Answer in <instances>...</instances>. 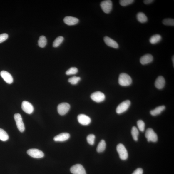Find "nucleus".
<instances>
[{
	"instance_id": "obj_1",
	"label": "nucleus",
	"mask_w": 174,
	"mask_h": 174,
	"mask_svg": "<svg viewBox=\"0 0 174 174\" xmlns=\"http://www.w3.org/2000/svg\"><path fill=\"white\" fill-rule=\"evenodd\" d=\"M118 83L119 85L122 86H128L131 84L132 79L127 73H122L119 76Z\"/></svg>"
},
{
	"instance_id": "obj_2",
	"label": "nucleus",
	"mask_w": 174,
	"mask_h": 174,
	"mask_svg": "<svg viewBox=\"0 0 174 174\" xmlns=\"http://www.w3.org/2000/svg\"><path fill=\"white\" fill-rule=\"evenodd\" d=\"M118 152L120 159L125 160L128 158V153L125 146L122 144L120 143L116 147Z\"/></svg>"
},
{
	"instance_id": "obj_3",
	"label": "nucleus",
	"mask_w": 174,
	"mask_h": 174,
	"mask_svg": "<svg viewBox=\"0 0 174 174\" xmlns=\"http://www.w3.org/2000/svg\"><path fill=\"white\" fill-rule=\"evenodd\" d=\"M145 136L148 142L155 143L158 140V136L152 128H149L146 130Z\"/></svg>"
},
{
	"instance_id": "obj_4",
	"label": "nucleus",
	"mask_w": 174,
	"mask_h": 174,
	"mask_svg": "<svg viewBox=\"0 0 174 174\" xmlns=\"http://www.w3.org/2000/svg\"><path fill=\"white\" fill-rule=\"evenodd\" d=\"M130 105V102L129 100L122 102L116 109V112L118 114L125 112L129 108Z\"/></svg>"
},
{
	"instance_id": "obj_5",
	"label": "nucleus",
	"mask_w": 174,
	"mask_h": 174,
	"mask_svg": "<svg viewBox=\"0 0 174 174\" xmlns=\"http://www.w3.org/2000/svg\"><path fill=\"white\" fill-rule=\"evenodd\" d=\"M100 6L103 12L106 14H108L112 11L113 4L112 1L106 0L102 1L100 3Z\"/></svg>"
},
{
	"instance_id": "obj_6",
	"label": "nucleus",
	"mask_w": 174,
	"mask_h": 174,
	"mask_svg": "<svg viewBox=\"0 0 174 174\" xmlns=\"http://www.w3.org/2000/svg\"><path fill=\"white\" fill-rule=\"evenodd\" d=\"M14 118L19 131L21 133L24 132L25 130V126L23 122L21 115L19 113H16L14 115Z\"/></svg>"
},
{
	"instance_id": "obj_7",
	"label": "nucleus",
	"mask_w": 174,
	"mask_h": 174,
	"mask_svg": "<svg viewBox=\"0 0 174 174\" xmlns=\"http://www.w3.org/2000/svg\"><path fill=\"white\" fill-rule=\"evenodd\" d=\"M70 106L68 103H62L59 104L57 108L58 111L60 115H64L69 111Z\"/></svg>"
},
{
	"instance_id": "obj_8",
	"label": "nucleus",
	"mask_w": 174,
	"mask_h": 174,
	"mask_svg": "<svg viewBox=\"0 0 174 174\" xmlns=\"http://www.w3.org/2000/svg\"><path fill=\"white\" fill-rule=\"evenodd\" d=\"M27 153L29 156L34 158H40L44 156V153L38 149H30L28 150Z\"/></svg>"
},
{
	"instance_id": "obj_9",
	"label": "nucleus",
	"mask_w": 174,
	"mask_h": 174,
	"mask_svg": "<svg viewBox=\"0 0 174 174\" xmlns=\"http://www.w3.org/2000/svg\"><path fill=\"white\" fill-rule=\"evenodd\" d=\"M90 97L93 101L97 103L102 102L105 99V96L104 93L100 91H97L93 93Z\"/></svg>"
},
{
	"instance_id": "obj_10",
	"label": "nucleus",
	"mask_w": 174,
	"mask_h": 174,
	"mask_svg": "<svg viewBox=\"0 0 174 174\" xmlns=\"http://www.w3.org/2000/svg\"><path fill=\"white\" fill-rule=\"evenodd\" d=\"M70 172L73 174H86L84 167L81 165L76 164L72 166Z\"/></svg>"
},
{
	"instance_id": "obj_11",
	"label": "nucleus",
	"mask_w": 174,
	"mask_h": 174,
	"mask_svg": "<svg viewBox=\"0 0 174 174\" xmlns=\"http://www.w3.org/2000/svg\"><path fill=\"white\" fill-rule=\"evenodd\" d=\"M21 108L23 111L29 114H31L34 110L33 105L27 101H25L22 102Z\"/></svg>"
},
{
	"instance_id": "obj_12",
	"label": "nucleus",
	"mask_w": 174,
	"mask_h": 174,
	"mask_svg": "<svg viewBox=\"0 0 174 174\" xmlns=\"http://www.w3.org/2000/svg\"><path fill=\"white\" fill-rule=\"evenodd\" d=\"M79 123L81 125L87 126L91 123V119L89 116L84 114H80L78 116Z\"/></svg>"
},
{
	"instance_id": "obj_13",
	"label": "nucleus",
	"mask_w": 174,
	"mask_h": 174,
	"mask_svg": "<svg viewBox=\"0 0 174 174\" xmlns=\"http://www.w3.org/2000/svg\"><path fill=\"white\" fill-rule=\"evenodd\" d=\"M0 75L4 80L8 84H11L13 81L12 76L8 72L5 71H2L0 73Z\"/></svg>"
},
{
	"instance_id": "obj_14",
	"label": "nucleus",
	"mask_w": 174,
	"mask_h": 174,
	"mask_svg": "<svg viewBox=\"0 0 174 174\" xmlns=\"http://www.w3.org/2000/svg\"><path fill=\"white\" fill-rule=\"evenodd\" d=\"M70 135L69 133H60L55 136L53 140L55 142H63L68 140L70 138Z\"/></svg>"
},
{
	"instance_id": "obj_15",
	"label": "nucleus",
	"mask_w": 174,
	"mask_h": 174,
	"mask_svg": "<svg viewBox=\"0 0 174 174\" xmlns=\"http://www.w3.org/2000/svg\"><path fill=\"white\" fill-rule=\"evenodd\" d=\"M103 39L105 43L108 46L116 49L118 48V44L114 40L107 36H105Z\"/></svg>"
},
{
	"instance_id": "obj_16",
	"label": "nucleus",
	"mask_w": 174,
	"mask_h": 174,
	"mask_svg": "<svg viewBox=\"0 0 174 174\" xmlns=\"http://www.w3.org/2000/svg\"><path fill=\"white\" fill-rule=\"evenodd\" d=\"M63 21L66 25L72 26L78 24L79 20L78 18L73 16H67L63 19Z\"/></svg>"
},
{
	"instance_id": "obj_17",
	"label": "nucleus",
	"mask_w": 174,
	"mask_h": 174,
	"mask_svg": "<svg viewBox=\"0 0 174 174\" xmlns=\"http://www.w3.org/2000/svg\"><path fill=\"white\" fill-rule=\"evenodd\" d=\"M153 57L151 55L148 54L143 56L140 59V62L143 65H145L151 63Z\"/></svg>"
},
{
	"instance_id": "obj_18",
	"label": "nucleus",
	"mask_w": 174,
	"mask_h": 174,
	"mask_svg": "<svg viewBox=\"0 0 174 174\" xmlns=\"http://www.w3.org/2000/svg\"><path fill=\"white\" fill-rule=\"evenodd\" d=\"M165 80L162 76H160L157 78L155 83L156 88L159 89H161L164 87L165 85Z\"/></svg>"
},
{
	"instance_id": "obj_19",
	"label": "nucleus",
	"mask_w": 174,
	"mask_h": 174,
	"mask_svg": "<svg viewBox=\"0 0 174 174\" xmlns=\"http://www.w3.org/2000/svg\"><path fill=\"white\" fill-rule=\"evenodd\" d=\"M165 109L164 106H162L157 107L155 109L151 110L150 112V115L153 116L159 115Z\"/></svg>"
},
{
	"instance_id": "obj_20",
	"label": "nucleus",
	"mask_w": 174,
	"mask_h": 174,
	"mask_svg": "<svg viewBox=\"0 0 174 174\" xmlns=\"http://www.w3.org/2000/svg\"><path fill=\"white\" fill-rule=\"evenodd\" d=\"M136 18L140 23H145L148 21V19L144 13L140 12L137 15Z\"/></svg>"
},
{
	"instance_id": "obj_21",
	"label": "nucleus",
	"mask_w": 174,
	"mask_h": 174,
	"mask_svg": "<svg viewBox=\"0 0 174 174\" xmlns=\"http://www.w3.org/2000/svg\"><path fill=\"white\" fill-rule=\"evenodd\" d=\"M162 36L160 35L156 34L151 37L149 41L152 44H155L160 42L162 39Z\"/></svg>"
},
{
	"instance_id": "obj_22",
	"label": "nucleus",
	"mask_w": 174,
	"mask_h": 174,
	"mask_svg": "<svg viewBox=\"0 0 174 174\" xmlns=\"http://www.w3.org/2000/svg\"><path fill=\"white\" fill-rule=\"evenodd\" d=\"M106 143L105 140H101L97 147L96 149L97 152L100 153L104 151L106 148Z\"/></svg>"
},
{
	"instance_id": "obj_23",
	"label": "nucleus",
	"mask_w": 174,
	"mask_h": 174,
	"mask_svg": "<svg viewBox=\"0 0 174 174\" xmlns=\"http://www.w3.org/2000/svg\"><path fill=\"white\" fill-rule=\"evenodd\" d=\"M9 138V136L5 130L0 128V140L3 141H6Z\"/></svg>"
},
{
	"instance_id": "obj_24",
	"label": "nucleus",
	"mask_w": 174,
	"mask_h": 174,
	"mask_svg": "<svg viewBox=\"0 0 174 174\" xmlns=\"http://www.w3.org/2000/svg\"><path fill=\"white\" fill-rule=\"evenodd\" d=\"M38 45L40 47L44 48L46 45L47 40L45 36H42L40 37L38 41Z\"/></svg>"
},
{
	"instance_id": "obj_25",
	"label": "nucleus",
	"mask_w": 174,
	"mask_h": 174,
	"mask_svg": "<svg viewBox=\"0 0 174 174\" xmlns=\"http://www.w3.org/2000/svg\"><path fill=\"white\" fill-rule=\"evenodd\" d=\"M132 135L134 140L136 141L138 140V137L139 135V130L135 126H133L131 130Z\"/></svg>"
},
{
	"instance_id": "obj_26",
	"label": "nucleus",
	"mask_w": 174,
	"mask_h": 174,
	"mask_svg": "<svg viewBox=\"0 0 174 174\" xmlns=\"http://www.w3.org/2000/svg\"><path fill=\"white\" fill-rule=\"evenodd\" d=\"M64 40V38L62 36H59L57 38L53 41V46L54 48H57L62 43Z\"/></svg>"
},
{
	"instance_id": "obj_27",
	"label": "nucleus",
	"mask_w": 174,
	"mask_h": 174,
	"mask_svg": "<svg viewBox=\"0 0 174 174\" xmlns=\"http://www.w3.org/2000/svg\"><path fill=\"white\" fill-rule=\"evenodd\" d=\"M80 80H81V78L79 77L74 76L69 78L68 80V81L71 84L75 85L77 84Z\"/></svg>"
},
{
	"instance_id": "obj_28",
	"label": "nucleus",
	"mask_w": 174,
	"mask_h": 174,
	"mask_svg": "<svg viewBox=\"0 0 174 174\" xmlns=\"http://www.w3.org/2000/svg\"><path fill=\"white\" fill-rule=\"evenodd\" d=\"M87 140L88 143L91 145H94L95 139V136L93 134H90L87 137Z\"/></svg>"
},
{
	"instance_id": "obj_29",
	"label": "nucleus",
	"mask_w": 174,
	"mask_h": 174,
	"mask_svg": "<svg viewBox=\"0 0 174 174\" xmlns=\"http://www.w3.org/2000/svg\"><path fill=\"white\" fill-rule=\"evenodd\" d=\"M78 72L77 68L76 67H72L69 68L66 72V75H70L76 74Z\"/></svg>"
},
{
	"instance_id": "obj_30",
	"label": "nucleus",
	"mask_w": 174,
	"mask_h": 174,
	"mask_svg": "<svg viewBox=\"0 0 174 174\" xmlns=\"http://www.w3.org/2000/svg\"><path fill=\"white\" fill-rule=\"evenodd\" d=\"M163 24L166 26H173L174 20L172 19H166L163 20Z\"/></svg>"
},
{
	"instance_id": "obj_31",
	"label": "nucleus",
	"mask_w": 174,
	"mask_h": 174,
	"mask_svg": "<svg viewBox=\"0 0 174 174\" xmlns=\"http://www.w3.org/2000/svg\"><path fill=\"white\" fill-rule=\"evenodd\" d=\"M137 125L140 131L143 132L145 129V123L142 120H139L137 122Z\"/></svg>"
},
{
	"instance_id": "obj_32",
	"label": "nucleus",
	"mask_w": 174,
	"mask_h": 174,
	"mask_svg": "<svg viewBox=\"0 0 174 174\" xmlns=\"http://www.w3.org/2000/svg\"><path fill=\"white\" fill-rule=\"evenodd\" d=\"M134 1L133 0H121L119 3L121 6H125L132 4Z\"/></svg>"
},
{
	"instance_id": "obj_33",
	"label": "nucleus",
	"mask_w": 174,
	"mask_h": 174,
	"mask_svg": "<svg viewBox=\"0 0 174 174\" xmlns=\"http://www.w3.org/2000/svg\"><path fill=\"white\" fill-rule=\"evenodd\" d=\"M8 38V35L6 33H3L0 35V43L5 41Z\"/></svg>"
},
{
	"instance_id": "obj_34",
	"label": "nucleus",
	"mask_w": 174,
	"mask_h": 174,
	"mask_svg": "<svg viewBox=\"0 0 174 174\" xmlns=\"http://www.w3.org/2000/svg\"><path fill=\"white\" fill-rule=\"evenodd\" d=\"M143 170L141 168L136 169L132 174H143Z\"/></svg>"
},
{
	"instance_id": "obj_35",
	"label": "nucleus",
	"mask_w": 174,
	"mask_h": 174,
	"mask_svg": "<svg viewBox=\"0 0 174 174\" xmlns=\"http://www.w3.org/2000/svg\"><path fill=\"white\" fill-rule=\"evenodd\" d=\"M154 1L153 0H145L143 1L144 3L146 4H149L152 3Z\"/></svg>"
},
{
	"instance_id": "obj_36",
	"label": "nucleus",
	"mask_w": 174,
	"mask_h": 174,
	"mask_svg": "<svg viewBox=\"0 0 174 174\" xmlns=\"http://www.w3.org/2000/svg\"><path fill=\"white\" fill-rule=\"evenodd\" d=\"M172 61H173V66L174 67V56H173V57H172Z\"/></svg>"
}]
</instances>
